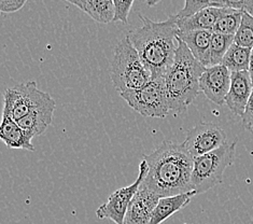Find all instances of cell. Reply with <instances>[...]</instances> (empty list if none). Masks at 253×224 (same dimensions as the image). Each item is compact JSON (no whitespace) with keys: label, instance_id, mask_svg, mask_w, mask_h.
<instances>
[{"label":"cell","instance_id":"1","mask_svg":"<svg viewBox=\"0 0 253 224\" xmlns=\"http://www.w3.org/2000/svg\"><path fill=\"white\" fill-rule=\"evenodd\" d=\"M148 173L142 185L160 197L184 194L192 191L191 178L194 157L184 143L164 140L153 152L144 154Z\"/></svg>","mask_w":253,"mask_h":224},{"label":"cell","instance_id":"2","mask_svg":"<svg viewBox=\"0 0 253 224\" xmlns=\"http://www.w3.org/2000/svg\"><path fill=\"white\" fill-rule=\"evenodd\" d=\"M141 26L127 35L139 54L144 67L153 79L164 78L171 68L178 47V16L170 15L164 22H153L140 15Z\"/></svg>","mask_w":253,"mask_h":224},{"label":"cell","instance_id":"3","mask_svg":"<svg viewBox=\"0 0 253 224\" xmlns=\"http://www.w3.org/2000/svg\"><path fill=\"white\" fill-rule=\"evenodd\" d=\"M177 40L174 62L164 77L169 113L172 114L184 113L195 100L201 93V77L206 70V67L193 56L184 42L179 37Z\"/></svg>","mask_w":253,"mask_h":224},{"label":"cell","instance_id":"4","mask_svg":"<svg viewBox=\"0 0 253 224\" xmlns=\"http://www.w3.org/2000/svg\"><path fill=\"white\" fill-rule=\"evenodd\" d=\"M110 78L120 94L139 90L152 80L151 74L144 67L128 36L120 40L114 47Z\"/></svg>","mask_w":253,"mask_h":224},{"label":"cell","instance_id":"5","mask_svg":"<svg viewBox=\"0 0 253 224\" xmlns=\"http://www.w3.org/2000/svg\"><path fill=\"white\" fill-rule=\"evenodd\" d=\"M237 140L225 143L212 152L195 157L191 185L197 194L211 190L223 181V176L234 162Z\"/></svg>","mask_w":253,"mask_h":224},{"label":"cell","instance_id":"6","mask_svg":"<svg viewBox=\"0 0 253 224\" xmlns=\"http://www.w3.org/2000/svg\"><path fill=\"white\" fill-rule=\"evenodd\" d=\"M130 108L146 118L164 119L169 114L165 79H153L139 90L120 94Z\"/></svg>","mask_w":253,"mask_h":224},{"label":"cell","instance_id":"7","mask_svg":"<svg viewBox=\"0 0 253 224\" xmlns=\"http://www.w3.org/2000/svg\"><path fill=\"white\" fill-rule=\"evenodd\" d=\"M52 99L49 93L42 92L37 88L35 81L17 84L5 90L2 114L19 122L35 109L47 104Z\"/></svg>","mask_w":253,"mask_h":224},{"label":"cell","instance_id":"8","mask_svg":"<svg viewBox=\"0 0 253 224\" xmlns=\"http://www.w3.org/2000/svg\"><path fill=\"white\" fill-rule=\"evenodd\" d=\"M147 173V162L142 160L139 165V175H138L135 182L113 192L108 197V201L96 210V216H97L98 219H109L116 224H124L125 216L127 213L129 204L131 203L138 190H139Z\"/></svg>","mask_w":253,"mask_h":224},{"label":"cell","instance_id":"9","mask_svg":"<svg viewBox=\"0 0 253 224\" xmlns=\"http://www.w3.org/2000/svg\"><path fill=\"white\" fill-rule=\"evenodd\" d=\"M183 143L195 159L224 146L227 143V136L220 126L201 122L188 131Z\"/></svg>","mask_w":253,"mask_h":224},{"label":"cell","instance_id":"10","mask_svg":"<svg viewBox=\"0 0 253 224\" xmlns=\"http://www.w3.org/2000/svg\"><path fill=\"white\" fill-rule=\"evenodd\" d=\"M232 72L225 66L218 65L206 68L200 80L201 92L214 104L222 106L231 88Z\"/></svg>","mask_w":253,"mask_h":224},{"label":"cell","instance_id":"11","mask_svg":"<svg viewBox=\"0 0 253 224\" xmlns=\"http://www.w3.org/2000/svg\"><path fill=\"white\" fill-rule=\"evenodd\" d=\"M160 196L146 186L140 185L139 190L132 198L124 224H150L152 220L154 209L159 204Z\"/></svg>","mask_w":253,"mask_h":224},{"label":"cell","instance_id":"12","mask_svg":"<svg viewBox=\"0 0 253 224\" xmlns=\"http://www.w3.org/2000/svg\"><path fill=\"white\" fill-rule=\"evenodd\" d=\"M252 92L253 86L249 71L232 72L231 88L225 98V105L234 114L243 117Z\"/></svg>","mask_w":253,"mask_h":224},{"label":"cell","instance_id":"13","mask_svg":"<svg viewBox=\"0 0 253 224\" xmlns=\"http://www.w3.org/2000/svg\"><path fill=\"white\" fill-rule=\"evenodd\" d=\"M0 139L9 149H23L32 151V152L36 150L32 143L33 137L26 131H24L15 121L5 114H2Z\"/></svg>","mask_w":253,"mask_h":224},{"label":"cell","instance_id":"14","mask_svg":"<svg viewBox=\"0 0 253 224\" xmlns=\"http://www.w3.org/2000/svg\"><path fill=\"white\" fill-rule=\"evenodd\" d=\"M230 10L228 8L209 7L198 12L188 19H178L177 26L179 32L186 33L193 30H209L212 32L216 22L222 15H224Z\"/></svg>","mask_w":253,"mask_h":224},{"label":"cell","instance_id":"15","mask_svg":"<svg viewBox=\"0 0 253 224\" xmlns=\"http://www.w3.org/2000/svg\"><path fill=\"white\" fill-rule=\"evenodd\" d=\"M54 110H55V101L52 99L47 104L35 109L25 118L20 120L19 124L24 131H26L33 138L37 137L46 131L53 121Z\"/></svg>","mask_w":253,"mask_h":224},{"label":"cell","instance_id":"16","mask_svg":"<svg viewBox=\"0 0 253 224\" xmlns=\"http://www.w3.org/2000/svg\"><path fill=\"white\" fill-rule=\"evenodd\" d=\"M212 35L213 33L209 30H193L186 33L179 32L178 37L189 47L193 56L206 67Z\"/></svg>","mask_w":253,"mask_h":224},{"label":"cell","instance_id":"17","mask_svg":"<svg viewBox=\"0 0 253 224\" xmlns=\"http://www.w3.org/2000/svg\"><path fill=\"white\" fill-rule=\"evenodd\" d=\"M195 195H197V193L195 191H191L189 193H184V194L161 197L158 206L154 209L150 224H161L166 221L168 218L178 213L179 210L183 209Z\"/></svg>","mask_w":253,"mask_h":224},{"label":"cell","instance_id":"18","mask_svg":"<svg viewBox=\"0 0 253 224\" xmlns=\"http://www.w3.org/2000/svg\"><path fill=\"white\" fill-rule=\"evenodd\" d=\"M71 4L85 12L98 23L108 24L114 19V4L111 0H78Z\"/></svg>","mask_w":253,"mask_h":224},{"label":"cell","instance_id":"19","mask_svg":"<svg viewBox=\"0 0 253 224\" xmlns=\"http://www.w3.org/2000/svg\"><path fill=\"white\" fill-rule=\"evenodd\" d=\"M251 53L252 49H247L233 44L223 58L222 65L225 66L231 72L249 71Z\"/></svg>","mask_w":253,"mask_h":224},{"label":"cell","instance_id":"20","mask_svg":"<svg viewBox=\"0 0 253 224\" xmlns=\"http://www.w3.org/2000/svg\"><path fill=\"white\" fill-rule=\"evenodd\" d=\"M234 40L235 36L213 33L211 42H210L206 68L222 65V60L224 58L228 49L234 44Z\"/></svg>","mask_w":253,"mask_h":224},{"label":"cell","instance_id":"21","mask_svg":"<svg viewBox=\"0 0 253 224\" xmlns=\"http://www.w3.org/2000/svg\"><path fill=\"white\" fill-rule=\"evenodd\" d=\"M243 14V11L230 9L216 22L212 33L235 36L240 26V23H242Z\"/></svg>","mask_w":253,"mask_h":224},{"label":"cell","instance_id":"22","mask_svg":"<svg viewBox=\"0 0 253 224\" xmlns=\"http://www.w3.org/2000/svg\"><path fill=\"white\" fill-rule=\"evenodd\" d=\"M234 44L247 49H253V16L247 12H244L242 23L235 35Z\"/></svg>","mask_w":253,"mask_h":224},{"label":"cell","instance_id":"23","mask_svg":"<svg viewBox=\"0 0 253 224\" xmlns=\"http://www.w3.org/2000/svg\"><path fill=\"white\" fill-rule=\"evenodd\" d=\"M210 7V0L204 1V0H185L183 9L177 14L178 19H188L195 15L202 10Z\"/></svg>","mask_w":253,"mask_h":224},{"label":"cell","instance_id":"24","mask_svg":"<svg viewBox=\"0 0 253 224\" xmlns=\"http://www.w3.org/2000/svg\"><path fill=\"white\" fill-rule=\"evenodd\" d=\"M114 4V19L113 22H122L123 24L128 23V14L131 10L134 1H121V0H113Z\"/></svg>","mask_w":253,"mask_h":224},{"label":"cell","instance_id":"25","mask_svg":"<svg viewBox=\"0 0 253 224\" xmlns=\"http://www.w3.org/2000/svg\"><path fill=\"white\" fill-rule=\"evenodd\" d=\"M26 3V0H0V11L3 13H13L21 10Z\"/></svg>","mask_w":253,"mask_h":224},{"label":"cell","instance_id":"26","mask_svg":"<svg viewBox=\"0 0 253 224\" xmlns=\"http://www.w3.org/2000/svg\"><path fill=\"white\" fill-rule=\"evenodd\" d=\"M242 120H243V126L245 127V130H247L250 133H253V92L248 101V104H247Z\"/></svg>","mask_w":253,"mask_h":224},{"label":"cell","instance_id":"27","mask_svg":"<svg viewBox=\"0 0 253 224\" xmlns=\"http://www.w3.org/2000/svg\"><path fill=\"white\" fill-rule=\"evenodd\" d=\"M249 74L251 77L252 80V86H253V49H252V53H251V59H250V67H249Z\"/></svg>","mask_w":253,"mask_h":224},{"label":"cell","instance_id":"28","mask_svg":"<svg viewBox=\"0 0 253 224\" xmlns=\"http://www.w3.org/2000/svg\"><path fill=\"white\" fill-rule=\"evenodd\" d=\"M160 1H154V2H150V1H147V3L149 4V5H155L156 3H159Z\"/></svg>","mask_w":253,"mask_h":224}]
</instances>
